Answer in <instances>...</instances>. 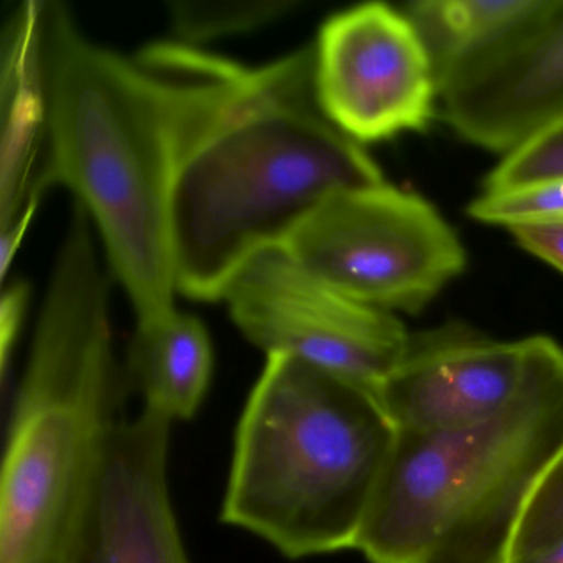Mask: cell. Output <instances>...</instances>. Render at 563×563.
<instances>
[{
	"instance_id": "7a4b0ae2",
	"label": "cell",
	"mask_w": 563,
	"mask_h": 563,
	"mask_svg": "<svg viewBox=\"0 0 563 563\" xmlns=\"http://www.w3.org/2000/svg\"><path fill=\"white\" fill-rule=\"evenodd\" d=\"M385 183L322 111L314 47L236 64L180 157L169 206L177 291L220 301L233 276L279 246L332 194Z\"/></svg>"
},
{
	"instance_id": "9c48e42d",
	"label": "cell",
	"mask_w": 563,
	"mask_h": 563,
	"mask_svg": "<svg viewBox=\"0 0 563 563\" xmlns=\"http://www.w3.org/2000/svg\"><path fill=\"white\" fill-rule=\"evenodd\" d=\"M440 108L467 143L509 154L563 120V0L440 81Z\"/></svg>"
},
{
	"instance_id": "ac0fdd59",
	"label": "cell",
	"mask_w": 563,
	"mask_h": 563,
	"mask_svg": "<svg viewBox=\"0 0 563 563\" xmlns=\"http://www.w3.org/2000/svg\"><path fill=\"white\" fill-rule=\"evenodd\" d=\"M550 179H563V120L506 154L487 176L483 192Z\"/></svg>"
},
{
	"instance_id": "44dd1931",
	"label": "cell",
	"mask_w": 563,
	"mask_h": 563,
	"mask_svg": "<svg viewBox=\"0 0 563 563\" xmlns=\"http://www.w3.org/2000/svg\"><path fill=\"white\" fill-rule=\"evenodd\" d=\"M514 563H563V536L550 545L543 547L539 552Z\"/></svg>"
},
{
	"instance_id": "6da1fadb",
	"label": "cell",
	"mask_w": 563,
	"mask_h": 563,
	"mask_svg": "<svg viewBox=\"0 0 563 563\" xmlns=\"http://www.w3.org/2000/svg\"><path fill=\"white\" fill-rule=\"evenodd\" d=\"M232 60L177 41L124 55L45 0L55 183L74 190L136 322L176 311L169 206L194 128Z\"/></svg>"
},
{
	"instance_id": "8992f818",
	"label": "cell",
	"mask_w": 563,
	"mask_h": 563,
	"mask_svg": "<svg viewBox=\"0 0 563 563\" xmlns=\"http://www.w3.org/2000/svg\"><path fill=\"white\" fill-rule=\"evenodd\" d=\"M282 246L329 288L394 314L420 312L466 268L441 213L387 183L332 194Z\"/></svg>"
},
{
	"instance_id": "e0dca14e",
	"label": "cell",
	"mask_w": 563,
	"mask_h": 563,
	"mask_svg": "<svg viewBox=\"0 0 563 563\" xmlns=\"http://www.w3.org/2000/svg\"><path fill=\"white\" fill-rule=\"evenodd\" d=\"M563 536V450L550 461L520 514L507 563L526 559Z\"/></svg>"
},
{
	"instance_id": "277c9868",
	"label": "cell",
	"mask_w": 563,
	"mask_h": 563,
	"mask_svg": "<svg viewBox=\"0 0 563 563\" xmlns=\"http://www.w3.org/2000/svg\"><path fill=\"white\" fill-rule=\"evenodd\" d=\"M395 434L377 395L268 355L236 427L222 522L292 560L355 550Z\"/></svg>"
},
{
	"instance_id": "3957f363",
	"label": "cell",
	"mask_w": 563,
	"mask_h": 563,
	"mask_svg": "<svg viewBox=\"0 0 563 563\" xmlns=\"http://www.w3.org/2000/svg\"><path fill=\"white\" fill-rule=\"evenodd\" d=\"M93 222L74 200L12 408L0 563H84L130 384L114 351Z\"/></svg>"
},
{
	"instance_id": "5bb4252c",
	"label": "cell",
	"mask_w": 563,
	"mask_h": 563,
	"mask_svg": "<svg viewBox=\"0 0 563 563\" xmlns=\"http://www.w3.org/2000/svg\"><path fill=\"white\" fill-rule=\"evenodd\" d=\"M542 4L543 0H420L405 12L427 45L440 85L454 68L509 37Z\"/></svg>"
},
{
	"instance_id": "9a60e30c",
	"label": "cell",
	"mask_w": 563,
	"mask_h": 563,
	"mask_svg": "<svg viewBox=\"0 0 563 563\" xmlns=\"http://www.w3.org/2000/svg\"><path fill=\"white\" fill-rule=\"evenodd\" d=\"M301 0H170V31L180 44L197 45L246 34L285 18Z\"/></svg>"
},
{
	"instance_id": "52a82bcc",
	"label": "cell",
	"mask_w": 563,
	"mask_h": 563,
	"mask_svg": "<svg viewBox=\"0 0 563 563\" xmlns=\"http://www.w3.org/2000/svg\"><path fill=\"white\" fill-rule=\"evenodd\" d=\"M220 301L266 355L302 358L374 395L410 338L397 314L334 291L282 245L253 256Z\"/></svg>"
},
{
	"instance_id": "2e32d148",
	"label": "cell",
	"mask_w": 563,
	"mask_h": 563,
	"mask_svg": "<svg viewBox=\"0 0 563 563\" xmlns=\"http://www.w3.org/2000/svg\"><path fill=\"white\" fill-rule=\"evenodd\" d=\"M467 216L507 230L563 223V179L483 192L470 203Z\"/></svg>"
},
{
	"instance_id": "ba28073f",
	"label": "cell",
	"mask_w": 563,
	"mask_h": 563,
	"mask_svg": "<svg viewBox=\"0 0 563 563\" xmlns=\"http://www.w3.org/2000/svg\"><path fill=\"white\" fill-rule=\"evenodd\" d=\"M312 47L319 104L358 144L421 133L437 118V71L407 12L352 5L322 22Z\"/></svg>"
},
{
	"instance_id": "30bf717a",
	"label": "cell",
	"mask_w": 563,
	"mask_h": 563,
	"mask_svg": "<svg viewBox=\"0 0 563 563\" xmlns=\"http://www.w3.org/2000/svg\"><path fill=\"white\" fill-rule=\"evenodd\" d=\"M527 357L529 338L497 341L450 322L410 334L377 398L397 431L456 430L493 417L512 400Z\"/></svg>"
},
{
	"instance_id": "4fadbf2b",
	"label": "cell",
	"mask_w": 563,
	"mask_h": 563,
	"mask_svg": "<svg viewBox=\"0 0 563 563\" xmlns=\"http://www.w3.org/2000/svg\"><path fill=\"white\" fill-rule=\"evenodd\" d=\"M126 371L130 384L143 395V407L173 421L190 420L209 391L213 372L206 324L177 309L159 321L136 322Z\"/></svg>"
},
{
	"instance_id": "8fae6325",
	"label": "cell",
	"mask_w": 563,
	"mask_h": 563,
	"mask_svg": "<svg viewBox=\"0 0 563 563\" xmlns=\"http://www.w3.org/2000/svg\"><path fill=\"white\" fill-rule=\"evenodd\" d=\"M174 421L143 407L121 421L88 529L84 563H190L169 496Z\"/></svg>"
},
{
	"instance_id": "d6986e66",
	"label": "cell",
	"mask_w": 563,
	"mask_h": 563,
	"mask_svg": "<svg viewBox=\"0 0 563 563\" xmlns=\"http://www.w3.org/2000/svg\"><path fill=\"white\" fill-rule=\"evenodd\" d=\"M29 285L24 279H12L5 283L0 298V372L5 378L9 358L18 344L19 334L24 324L29 305Z\"/></svg>"
},
{
	"instance_id": "7c38bea8",
	"label": "cell",
	"mask_w": 563,
	"mask_h": 563,
	"mask_svg": "<svg viewBox=\"0 0 563 563\" xmlns=\"http://www.w3.org/2000/svg\"><path fill=\"white\" fill-rule=\"evenodd\" d=\"M52 186L45 0H25L0 41V230L32 223Z\"/></svg>"
},
{
	"instance_id": "5b68a950",
	"label": "cell",
	"mask_w": 563,
	"mask_h": 563,
	"mask_svg": "<svg viewBox=\"0 0 563 563\" xmlns=\"http://www.w3.org/2000/svg\"><path fill=\"white\" fill-rule=\"evenodd\" d=\"M563 450V347L530 335L512 400L441 433L397 431L355 550L368 563H507L520 514Z\"/></svg>"
},
{
	"instance_id": "ffe728a7",
	"label": "cell",
	"mask_w": 563,
	"mask_h": 563,
	"mask_svg": "<svg viewBox=\"0 0 563 563\" xmlns=\"http://www.w3.org/2000/svg\"><path fill=\"white\" fill-rule=\"evenodd\" d=\"M509 232L523 250L563 273V223L520 227Z\"/></svg>"
}]
</instances>
